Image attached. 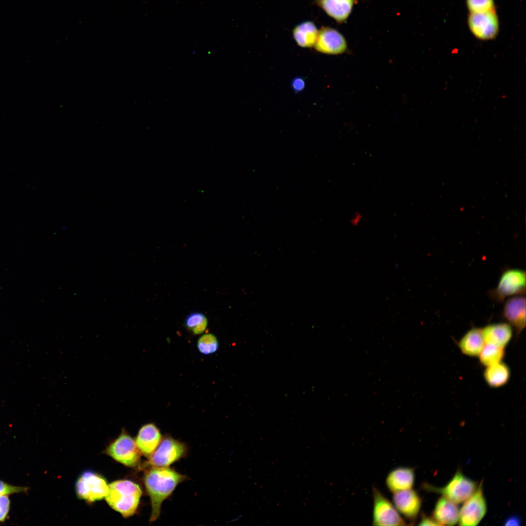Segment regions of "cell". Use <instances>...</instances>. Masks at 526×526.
<instances>
[{
    "label": "cell",
    "mask_w": 526,
    "mask_h": 526,
    "mask_svg": "<svg viewBox=\"0 0 526 526\" xmlns=\"http://www.w3.org/2000/svg\"><path fill=\"white\" fill-rule=\"evenodd\" d=\"M25 490L26 488H25L11 486L0 481V496L20 492Z\"/></svg>",
    "instance_id": "484cf974"
},
{
    "label": "cell",
    "mask_w": 526,
    "mask_h": 526,
    "mask_svg": "<svg viewBox=\"0 0 526 526\" xmlns=\"http://www.w3.org/2000/svg\"><path fill=\"white\" fill-rule=\"evenodd\" d=\"M393 500L396 509L405 517L410 519L416 517L421 502L415 490L410 488L394 492Z\"/></svg>",
    "instance_id": "4fadbf2b"
},
{
    "label": "cell",
    "mask_w": 526,
    "mask_h": 526,
    "mask_svg": "<svg viewBox=\"0 0 526 526\" xmlns=\"http://www.w3.org/2000/svg\"><path fill=\"white\" fill-rule=\"evenodd\" d=\"M504 348L490 344H485L478 355L480 363L487 367L501 362L505 356Z\"/></svg>",
    "instance_id": "7402d4cb"
},
{
    "label": "cell",
    "mask_w": 526,
    "mask_h": 526,
    "mask_svg": "<svg viewBox=\"0 0 526 526\" xmlns=\"http://www.w3.org/2000/svg\"><path fill=\"white\" fill-rule=\"evenodd\" d=\"M483 373L487 384L492 388H498L506 385L509 380L510 371L505 363H499L486 367Z\"/></svg>",
    "instance_id": "ffe728a7"
},
{
    "label": "cell",
    "mask_w": 526,
    "mask_h": 526,
    "mask_svg": "<svg viewBox=\"0 0 526 526\" xmlns=\"http://www.w3.org/2000/svg\"><path fill=\"white\" fill-rule=\"evenodd\" d=\"M304 82L301 79H296L293 83V86L295 90L297 91H300L304 87Z\"/></svg>",
    "instance_id": "4dcf8cb0"
},
{
    "label": "cell",
    "mask_w": 526,
    "mask_h": 526,
    "mask_svg": "<svg viewBox=\"0 0 526 526\" xmlns=\"http://www.w3.org/2000/svg\"><path fill=\"white\" fill-rule=\"evenodd\" d=\"M526 292V272L517 269H507L499 279L496 287L488 293L490 298L502 302L507 297L523 295Z\"/></svg>",
    "instance_id": "3957f363"
},
{
    "label": "cell",
    "mask_w": 526,
    "mask_h": 526,
    "mask_svg": "<svg viewBox=\"0 0 526 526\" xmlns=\"http://www.w3.org/2000/svg\"><path fill=\"white\" fill-rule=\"evenodd\" d=\"M362 219V214L359 212H356L350 219V223L352 225H358Z\"/></svg>",
    "instance_id": "83f0119b"
},
{
    "label": "cell",
    "mask_w": 526,
    "mask_h": 526,
    "mask_svg": "<svg viewBox=\"0 0 526 526\" xmlns=\"http://www.w3.org/2000/svg\"><path fill=\"white\" fill-rule=\"evenodd\" d=\"M10 501L6 495L0 496V521H3L9 511Z\"/></svg>",
    "instance_id": "4316f807"
},
{
    "label": "cell",
    "mask_w": 526,
    "mask_h": 526,
    "mask_svg": "<svg viewBox=\"0 0 526 526\" xmlns=\"http://www.w3.org/2000/svg\"><path fill=\"white\" fill-rule=\"evenodd\" d=\"M464 502L459 510V525L465 526L477 525L485 515L487 509L482 483Z\"/></svg>",
    "instance_id": "ba28073f"
},
{
    "label": "cell",
    "mask_w": 526,
    "mask_h": 526,
    "mask_svg": "<svg viewBox=\"0 0 526 526\" xmlns=\"http://www.w3.org/2000/svg\"><path fill=\"white\" fill-rule=\"evenodd\" d=\"M106 453L118 462L130 467L139 463L141 454L135 441L125 432L107 447Z\"/></svg>",
    "instance_id": "5b68a950"
},
{
    "label": "cell",
    "mask_w": 526,
    "mask_h": 526,
    "mask_svg": "<svg viewBox=\"0 0 526 526\" xmlns=\"http://www.w3.org/2000/svg\"><path fill=\"white\" fill-rule=\"evenodd\" d=\"M358 0H314L315 3L338 23L346 21Z\"/></svg>",
    "instance_id": "9a60e30c"
},
{
    "label": "cell",
    "mask_w": 526,
    "mask_h": 526,
    "mask_svg": "<svg viewBox=\"0 0 526 526\" xmlns=\"http://www.w3.org/2000/svg\"><path fill=\"white\" fill-rule=\"evenodd\" d=\"M142 493L138 484L129 480H120L108 485L105 498L110 507L128 518L136 512Z\"/></svg>",
    "instance_id": "7a4b0ae2"
},
{
    "label": "cell",
    "mask_w": 526,
    "mask_h": 526,
    "mask_svg": "<svg viewBox=\"0 0 526 526\" xmlns=\"http://www.w3.org/2000/svg\"><path fill=\"white\" fill-rule=\"evenodd\" d=\"M420 526H439L437 523L433 519L424 516L420 523Z\"/></svg>",
    "instance_id": "f546056e"
},
{
    "label": "cell",
    "mask_w": 526,
    "mask_h": 526,
    "mask_svg": "<svg viewBox=\"0 0 526 526\" xmlns=\"http://www.w3.org/2000/svg\"><path fill=\"white\" fill-rule=\"evenodd\" d=\"M186 452L187 447L183 443L171 437L165 436L149 457L144 467H168L183 457Z\"/></svg>",
    "instance_id": "277c9868"
},
{
    "label": "cell",
    "mask_w": 526,
    "mask_h": 526,
    "mask_svg": "<svg viewBox=\"0 0 526 526\" xmlns=\"http://www.w3.org/2000/svg\"><path fill=\"white\" fill-rule=\"evenodd\" d=\"M431 488L457 504L465 501L476 490V484L464 475L460 471H458L444 488Z\"/></svg>",
    "instance_id": "30bf717a"
},
{
    "label": "cell",
    "mask_w": 526,
    "mask_h": 526,
    "mask_svg": "<svg viewBox=\"0 0 526 526\" xmlns=\"http://www.w3.org/2000/svg\"><path fill=\"white\" fill-rule=\"evenodd\" d=\"M485 343L482 328L473 327L460 338L458 347L461 352L469 357H477Z\"/></svg>",
    "instance_id": "d6986e66"
},
{
    "label": "cell",
    "mask_w": 526,
    "mask_h": 526,
    "mask_svg": "<svg viewBox=\"0 0 526 526\" xmlns=\"http://www.w3.org/2000/svg\"><path fill=\"white\" fill-rule=\"evenodd\" d=\"M468 23L472 34L479 39H492L498 34L499 22L495 10L480 13H470Z\"/></svg>",
    "instance_id": "52a82bcc"
},
{
    "label": "cell",
    "mask_w": 526,
    "mask_h": 526,
    "mask_svg": "<svg viewBox=\"0 0 526 526\" xmlns=\"http://www.w3.org/2000/svg\"><path fill=\"white\" fill-rule=\"evenodd\" d=\"M157 427L152 423L145 424L140 429L135 442L141 453L149 458L154 451L162 440Z\"/></svg>",
    "instance_id": "5bb4252c"
},
{
    "label": "cell",
    "mask_w": 526,
    "mask_h": 526,
    "mask_svg": "<svg viewBox=\"0 0 526 526\" xmlns=\"http://www.w3.org/2000/svg\"><path fill=\"white\" fill-rule=\"evenodd\" d=\"M187 478L168 467H151L146 471L144 482L151 502L150 522H153L159 518L163 502Z\"/></svg>",
    "instance_id": "6da1fadb"
},
{
    "label": "cell",
    "mask_w": 526,
    "mask_h": 526,
    "mask_svg": "<svg viewBox=\"0 0 526 526\" xmlns=\"http://www.w3.org/2000/svg\"><path fill=\"white\" fill-rule=\"evenodd\" d=\"M75 490L79 498L91 503L105 497L108 491V485L101 475L87 471L78 478Z\"/></svg>",
    "instance_id": "8992f818"
},
{
    "label": "cell",
    "mask_w": 526,
    "mask_h": 526,
    "mask_svg": "<svg viewBox=\"0 0 526 526\" xmlns=\"http://www.w3.org/2000/svg\"><path fill=\"white\" fill-rule=\"evenodd\" d=\"M185 325L194 334L198 335L203 333L207 325V319L202 313L193 312L190 314L186 319Z\"/></svg>",
    "instance_id": "603a6c76"
},
{
    "label": "cell",
    "mask_w": 526,
    "mask_h": 526,
    "mask_svg": "<svg viewBox=\"0 0 526 526\" xmlns=\"http://www.w3.org/2000/svg\"><path fill=\"white\" fill-rule=\"evenodd\" d=\"M459 510L456 503L442 497L437 501L434 511V520L439 525L452 526L459 519Z\"/></svg>",
    "instance_id": "e0dca14e"
},
{
    "label": "cell",
    "mask_w": 526,
    "mask_h": 526,
    "mask_svg": "<svg viewBox=\"0 0 526 526\" xmlns=\"http://www.w3.org/2000/svg\"><path fill=\"white\" fill-rule=\"evenodd\" d=\"M470 13H480L494 10L493 0H466Z\"/></svg>",
    "instance_id": "d4e9b609"
},
{
    "label": "cell",
    "mask_w": 526,
    "mask_h": 526,
    "mask_svg": "<svg viewBox=\"0 0 526 526\" xmlns=\"http://www.w3.org/2000/svg\"><path fill=\"white\" fill-rule=\"evenodd\" d=\"M503 318L519 334L526 327V298L518 295L506 300L503 308Z\"/></svg>",
    "instance_id": "7c38bea8"
},
{
    "label": "cell",
    "mask_w": 526,
    "mask_h": 526,
    "mask_svg": "<svg viewBox=\"0 0 526 526\" xmlns=\"http://www.w3.org/2000/svg\"><path fill=\"white\" fill-rule=\"evenodd\" d=\"M414 473L412 468L401 467L391 471L386 478V485L394 492L412 488Z\"/></svg>",
    "instance_id": "ac0fdd59"
},
{
    "label": "cell",
    "mask_w": 526,
    "mask_h": 526,
    "mask_svg": "<svg viewBox=\"0 0 526 526\" xmlns=\"http://www.w3.org/2000/svg\"><path fill=\"white\" fill-rule=\"evenodd\" d=\"M521 523V519L516 516H511L507 518L505 522L507 526H518Z\"/></svg>",
    "instance_id": "f1b7e54d"
},
{
    "label": "cell",
    "mask_w": 526,
    "mask_h": 526,
    "mask_svg": "<svg viewBox=\"0 0 526 526\" xmlns=\"http://www.w3.org/2000/svg\"><path fill=\"white\" fill-rule=\"evenodd\" d=\"M374 526H405L395 507L376 488L373 490Z\"/></svg>",
    "instance_id": "9c48e42d"
},
{
    "label": "cell",
    "mask_w": 526,
    "mask_h": 526,
    "mask_svg": "<svg viewBox=\"0 0 526 526\" xmlns=\"http://www.w3.org/2000/svg\"><path fill=\"white\" fill-rule=\"evenodd\" d=\"M314 47L321 53L338 55L347 50V43L344 36L338 30L330 27L323 26L319 30Z\"/></svg>",
    "instance_id": "8fae6325"
},
{
    "label": "cell",
    "mask_w": 526,
    "mask_h": 526,
    "mask_svg": "<svg viewBox=\"0 0 526 526\" xmlns=\"http://www.w3.org/2000/svg\"><path fill=\"white\" fill-rule=\"evenodd\" d=\"M319 30L312 21L302 22L294 28L293 37L297 44L302 48L314 47L317 38Z\"/></svg>",
    "instance_id": "44dd1931"
},
{
    "label": "cell",
    "mask_w": 526,
    "mask_h": 526,
    "mask_svg": "<svg viewBox=\"0 0 526 526\" xmlns=\"http://www.w3.org/2000/svg\"><path fill=\"white\" fill-rule=\"evenodd\" d=\"M485 343L503 348L509 343L513 329L507 322L489 324L482 328Z\"/></svg>",
    "instance_id": "2e32d148"
},
{
    "label": "cell",
    "mask_w": 526,
    "mask_h": 526,
    "mask_svg": "<svg viewBox=\"0 0 526 526\" xmlns=\"http://www.w3.org/2000/svg\"><path fill=\"white\" fill-rule=\"evenodd\" d=\"M197 347L199 351L204 355H209L216 352L219 348L216 337L211 334H205L198 339Z\"/></svg>",
    "instance_id": "cb8c5ba5"
}]
</instances>
